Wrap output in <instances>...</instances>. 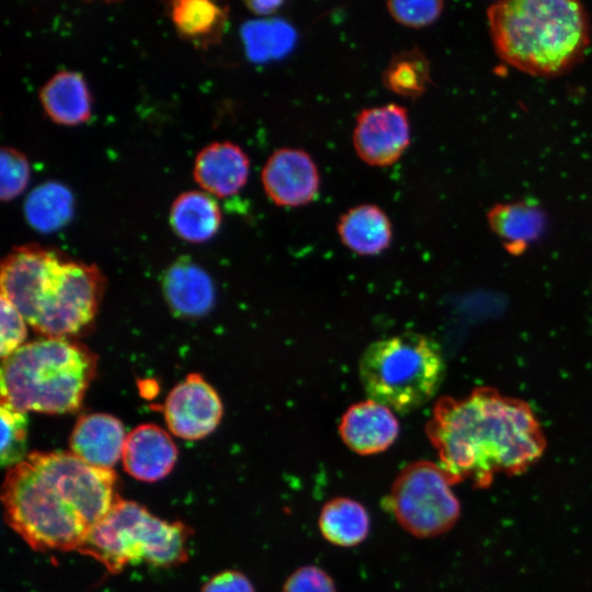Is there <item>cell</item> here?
<instances>
[{
    "label": "cell",
    "mask_w": 592,
    "mask_h": 592,
    "mask_svg": "<svg viewBox=\"0 0 592 592\" xmlns=\"http://www.w3.org/2000/svg\"><path fill=\"white\" fill-rule=\"evenodd\" d=\"M202 592H255L253 584L242 572L226 570L208 580Z\"/></svg>",
    "instance_id": "cell-30"
},
{
    "label": "cell",
    "mask_w": 592,
    "mask_h": 592,
    "mask_svg": "<svg viewBox=\"0 0 592 592\" xmlns=\"http://www.w3.org/2000/svg\"><path fill=\"white\" fill-rule=\"evenodd\" d=\"M249 169V158L239 146L216 141L197 153L193 175L204 191L226 197L241 190L248 180Z\"/></svg>",
    "instance_id": "cell-14"
},
{
    "label": "cell",
    "mask_w": 592,
    "mask_h": 592,
    "mask_svg": "<svg viewBox=\"0 0 592 592\" xmlns=\"http://www.w3.org/2000/svg\"><path fill=\"white\" fill-rule=\"evenodd\" d=\"M261 180L267 197L285 207L310 203L320 186L316 163L309 153L297 148L275 150L262 169Z\"/></svg>",
    "instance_id": "cell-11"
},
{
    "label": "cell",
    "mask_w": 592,
    "mask_h": 592,
    "mask_svg": "<svg viewBox=\"0 0 592 592\" xmlns=\"http://www.w3.org/2000/svg\"><path fill=\"white\" fill-rule=\"evenodd\" d=\"M282 592H338L332 578L317 566H304L293 571Z\"/></svg>",
    "instance_id": "cell-29"
},
{
    "label": "cell",
    "mask_w": 592,
    "mask_h": 592,
    "mask_svg": "<svg viewBox=\"0 0 592 592\" xmlns=\"http://www.w3.org/2000/svg\"><path fill=\"white\" fill-rule=\"evenodd\" d=\"M96 371L95 355L66 338L25 343L2 360L1 403L19 411H77Z\"/></svg>",
    "instance_id": "cell-5"
},
{
    "label": "cell",
    "mask_w": 592,
    "mask_h": 592,
    "mask_svg": "<svg viewBox=\"0 0 592 592\" xmlns=\"http://www.w3.org/2000/svg\"><path fill=\"white\" fill-rule=\"evenodd\" d=\"M192 531L180 522H168L143 505L121 499L99 522L79 553L117 573L127 565L146 562L169 567L187 559Z\"/></svg>",
    "instance_id": "cell-7"
},
{
    "label": "cell",
    "mask_w": 592,
    "mask_h": 592,
    "mask_svg": "<svg viewBox=\"0 0 592 592\" xmlns=\"http://www.w3.org/2000/svg\"><path fill=\"white\" fill-rule=\"evenodd\" d=\"M30 178L26 157L12 147H2L0 151V197L3 202L20 195Z\"/></svg>",
    "instance_id": "cell-26"
},
{
    "label": "cell",
    "mask_w": 592,
    "mask_h": 592,
    "mask_svg": "<svg viewBox=\"0 0 592 592\" xmlns=\"http://www.w3.org/2000/svg\"><path fill=\"white\" fill-rule=\"evenodd\" d=\"M126 435L122 422L107 413H90L77 421L69 440L70 452L84 463L104 469L122 457Z\"/></svg>",
    "instance_id": "cell-15"
},
{
    "label": "cell",
    "mask_w": 592,
    "mask_h": 592,
    "mask_svg": "<svg viewBox=\"0 0 592 592\" xmlns=\"http://www.w3.org/2000/svg\"><path fill=\"white\" fill-rule=\"evenodd\" d=\"M177 459L174 442L156 424H140L126 435L122 460L126 473L137 480L153 482L162 479Z\"/></svg>",
    "instance_id": "cell-13"
},
{
    "label": "cell",
    "mask_w": 592,
    "mask_h": 592,
    "mask_svg": "<svg viewBox=\"0 0 592 592\" xmlns=\"http://www.w3.org/2000/svg\"><path fill=\"white\" fill-rule=\"evenodd\" d=\"M1 465L13 467L26 458L27 419L25 412L1 403Z\"/></svg>",
    "instance_id": "cell-25"
},
{
    "label": "cell",
    "mask_w": 592,
    "mask_h": 592,
    "mask_svg": "<svg viewBox=\"0 0 592 592\" xmlns=\"http://www.w3.org/2000/svg\"><path fill=\"white\" fill-rule=\"evenodd\" d=\"M318 525L327 542L340 547H353L367 537L371 519L362 503L339 497L325 503Z\"/></svg>",
    "instance_id": "cell-21"
},
{
    "label": "cell",
    "mask_w": 592,
    "mask_h": 592,
    "mask_svg": "<svg viewBox=\"0 0 592 592\" xmlns=\"http://www.w3.org/2000/svg\"><path fill=\"white\" fill-rule=\"evenodd\" d=\"M1 338L0 352L2 360L24 345L27 337L26 320L4 296L0 297Z\"/></svg>",
    "instance_id": "cell-28"
},
{
    "label": "cell",
    "mask_w": 592,
    "mask_h": 592,
    "mask_svg": "<svg viewBox=\"0 0 592 592\" xmlns=\"http://www.w3.org/2000/svg\"><path fill=\"white\" fill-rule=\"evenodd\" d=\"M1 295L46 338L79 333L96 315L104 277L91 264L38 244L15 247L1 263Z\"/></svg>",
    "instance_id": "cell-3"
},
{
    "label": "cell",
    "mask_w": 592,
    "mask_h": 592,
    "mask_svg": "<svg viewBox=\"0 0 592 592\" xmlns=\"http://www.w3.org/2000/svg\"><path fill=\"white\" fill-rule=\"evenodd\" d=\"M453 485L439 464L413 462L395 478L387 508L409 534L420 538L442 535L455 525L460 513Z\"/></svg>",
    "instance_id": "cell-8"
},
{
    "label": "cell",
    "mask_w": 592,
    "mask_h": 592,
    "mask_svg": "<svg viewBox=\"0 0 592 592\" xmlns=\"http://www.w3.org/2000/svg\"><path fill=\"white\" fill-rule=\"evenodd\" d=\"M491 230L508 252L521 254L544 231L546 218L540 208L524 202L496 204L487 214Z\"/></svg>",
    "instance_id": "cell-19"
},
{
    "label": "cell",
    "mask_w": 592,
    "mask_h": 592,
    "mask_svg": "<svg viewBox=\"0 0 592 592\" xmlns=\"http://www.w3.org/2000/svg\"><path fill=\"white\" fill-rule=\"evenodd\" d=\"M339 433L354 453L373 455L394 444L399 434V422L390 408L367 399L348 408L341 418Z\"/></svg>",
    "instance_id": "cell-12"
},
{
    "label": "cell",
    "mask_w": 592,
    "mask_h": 592,
    "mask_svg": "<svg viewBox=\"0 0 592 592\" xmlns=\"http://www.w3.org/2000/svg\"><path fill=\"white\" fill-rule=\"evenodd\" d=\"M224 408L216 390L198 374H190L169 392L163 415L169 430L184 440H200L220 423Z\"/></svg>",
    "instance_id": "cell-10"
},
{
    "label": "cell",
    "mask_w": 592,
    "mask_h": 592,
    "mask_svg": "<svg viewBox=\"0 0 592 592\" xmlns=\"http://www.w3.org/2000/svg\"><path fill=\"white\" fill-rule=\"evenodd\" d=\"M249 11L257 15H270L275 13L283 4V1L264 0V1H247L244 2Z\"/></svg>",
    "instance_id": "cell-31"
},
{
    "label": "cell",
    "mask_w": 592,
    "mask_h": 592,
    "mask_svg": "<svg viewBox=\"0 0 592 592\" xmlns=\"http://www.w3.org/2000/svg\"><path fill=\"white\" fill-rule=\"evenodd\" d=\"M425 432L452 482L479 488L500 474L525 471L546 447L531 406L492 387L475 388L464 398H440Z\"/></svg>",
    "instance_id": "cell-2"
},
{
    "label": "cell",
    "mask_w": 592,
    "mask_h": 592,
    "mask_svg": "<svg viewBox=\"0 0 592 592\" xmlns=\"http://www.w3.org/2000/svg\"><path fill=\"white\" fill-rule=\"evenodd\" d=\"M430 61L417 47L395 54L382 75L384 87L402 98L414 100L429 88Z\"/></svg>",
    "instance_id": "cell-24"
},
{
    "label": "cell",
    "mask_w": 592,
    "mask_h": 592,
    "mask_svg": "<svg viewBox=\"0 0 592 592\" xmlns=\"http://www.w3.org/2000/svg\"><path fill=\"white\" fill-rule=\"evenodd\" d=\"M113 469L71 452H33L9 468L2 485L8 525L34 550H79L121 500Z\"/></svg>",
    "instance_id": "cell-1"
},
{
    "label": "cell",
    "mask_w": 592,
    "mask_h": 592,
    "mask_svg": "<svg viewBox=\"0 0 592 592\" xmlns=\"http://www.w3.org/2000/svg\"><path fill=\"white\" fill-rule=\"evenodd\" d=\"M352 141L356 155L367 164L395 163L410 144L407 110L394 103L362 110L356 116Z\"/></svg>",
    "instance_id": "cell-9"
},
{
    "label": "cell",
    "mask_w": 592,
    "mask_h": 592,
    "mask_svg": "<svg viewBox=\"0 0 592 592\" xmlns=\"http://www.w3.org/2000/svg\"><path fill=\"white\" fill-rule=\"evenodd\" d=\"M387 11L399 24L421 29L435 22L443 9L441 0H392L386 3Z\"/></svg>",
    "instance_id": "cell-27"
},
{
    "label": "cell",
    "mask_w": 592,
    "mask_h": 592,
    "mask_svg": "<svg viewBox=\"0 0 592 592\" xmlns=\"http://www.w3.org/2000/svg\"><path fill=\"white\" fill-rule=\"evenodd\" d=\"M170 13L179 34L201 46L217 42L227 21V8L207 0L173 1Z\"/></svg>",
    "instance_id": "cell-22"
},
{
    "label": "cell",
    "mask_w": 592,
    "mask_h": 592,
    "mask_svg": "<svg viewBox=\"0 0 592 592\" xmlns=\"http://www.w3.org/2000/svg\"><path fill=\"white\" fill-rule=\"evenodd\" d=\"M39 101L55 123L76 126L91 116V95L84 78L77 71L61 70L41 89Z\"/></svg>",
    "instance_id": "cell-17"
},
{
    "label": "cell",
    "mask_w": 592,
    "mask_h": 592,
    "mask_svg": "<svg viewBox=\"0 0 592 592\" xmlns=\"http://www.w3.org/2000/svg\"><path fill=\"white\" fill-rule=\"evenodd\" d=\"M342 243L362 255L378 254L390 244L391 224L386 213L373 204L348 209L337 225Z\"/></svg>",
    "instance_id": "cell-18"
},
{
    "label": "cell",
    "mask_w": 592,
    "mask_h": 592,
    "mask_svg": "<svg viewBox=\"0 0 592 592\" xmlns=\"http://www.w3.org/2000/svg\"><path fill=\"white\" fill-rule=\"evenodd\" d=\"M220 208L212 195L200 191L180 194L170 208V224L175 235L190 242H204L219 229Z\"/></svg>",
    "instance_id": "cell-20"
},
{
    "label": "cell",
    "mask_w": 592,
    "mask_h": 592,
    "mask_svg": "<svg viewBox=\"0 0 592 592\" xmlns=\"http://www.w3.org/2000/svg\"><path fill=\"white\" fill-rule=\"evenodd\" d=\"M487 18L499 57L532 76L570 70L589 45L588 16L578 1H500L488 8Z\"/></svg>",
    "instance_id": "cell-4"
},
{
    "label": "cell",
    "mask_w": 592,
    "mask_h": 592,
    "mask_svg": "<svg viewBox=\"0 0 592 592\" xmlns=\"http://www.w3.org/2000/svg\"><path fill=\"white\" fill-rule=\"evenodd\" d=\"M444 373L440 345L414 332L375 341L360 360V378L369 399L401 413L428 402Z\"/></svg>",
    "instance_id": "cell-6"
},
{
    "label": "cell",
    "mask_w": 592,
    "mask_h": 592,
    "mask_svg": "<svg viewBox=\"0 0 592 592\" xmlns=\"http://www.w3.org/2000/svg\"><path fill=\"white\" fill-rule=\"evenodd\" d=\"M27 223L41 232H52L66 226L73 214L71 192L58 182H45L34 187L25 198Z\"/></svg>",
    "instance_id": "cell-23"
},
{
    "label": "cell",
    "mask_w": 592,
    "mask_h": 592,
    "mask_svg": "<svg viewBox=\"0 0 592 592\" xmlns=\"http://www.w3.org/2000/svg\"><path fill=\"white\" fill-rule=\"evenodd\" d=\"M162 289L173 314L185 318L204 316L215 300L212 278L187 257L179 258L167 269Z\"/></svg>",
    "instance_id": "cell-16"
}]
</instances>
